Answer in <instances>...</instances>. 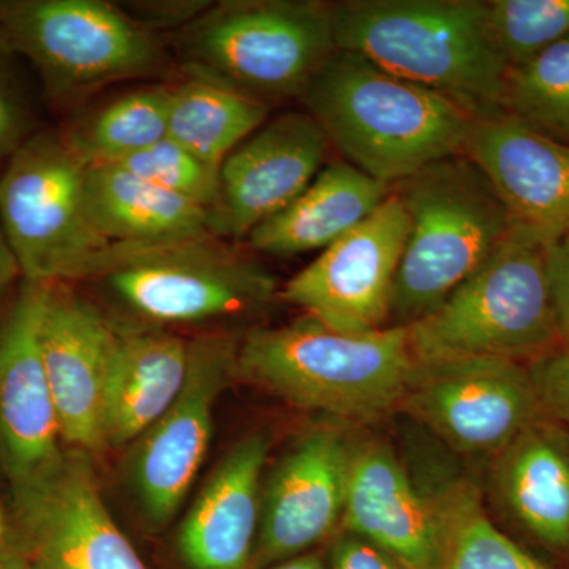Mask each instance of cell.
Masks as SVG:
<instances>
[{"mask_svg":"<svg viewBox=\"0 0 569 569\" xmlns=\"http://www.w3.org/2000/svg\"><path fill=\"white\" fill-rule=\"evenodd\" d=\"M299 102L346 162L392 187L463 156L477 118L443 93L342 50L313 74Z\"/></svg>","mask_w":569,"mask_h":569,"instance_id":"cell-1","label":"cell"},{"mask_svg":"<svg viewBox=\"0 0 569 569\" xmlns=\"http://www.w3.org/2000/svg\"><path fill=\"white\" fill-rule=\"evenodd\" d=\"M415 358L407 328L335 331L309 316L241 337L238 377L301 410L367 426L399 411Z\"/></svg>","mask_w":569,"mask_h":569,"instance_id":"cell-2","label":"cell"},{"mask_svg":"<svg viewBox=\"0 0 569 569\" xmlns=\"http://www.w3.org/2000/svg\"><path fill=\"white\" fill-rule=\"evenodd\" d=\"M337 50L443 93L475 116L501 111L509 66L481 0L332 2Z\"/></svg>","mask_w":569,"mask_h":569,"instance_id":"cell-3","label":"cell"},{"mask_svg":"<svg viewBox=\"0 0 569 569\" xmlns=\"http://www.w3.org/2000/svg\"><path fill=\"white\" fill-rule=\"evenodd\" d=\"M82 283L102 291L116 323L173 332L254 316L280 295L268 269L211 233L112 244Z\"/></svg>","mask_w":569,"mask_h":569,"instance_id":"cell-4","label":"cell"},{"mask_svg":"<svg viewBox=\"0 0 569 569\" xmlns=\"http://www.w3.org/2000/svg\"><path fill=\"white\" fill-rule=\"evenodd\" d=\"M183 77L269 104L301 100L337 51L332 2L220 0L170 37Z\"/></svg>","mask_w":569,"mask_h":569,"instance_id":"cell-5","label":"cell"},{"mask_svg":"<svg viewBox=\"0 0 569 569\" xmlns=\"http://www.w3.org/2000/svg\"><path fill=\"white\" fill-rule=\"evenodd\" d=\"M407 332L415 365L477 358L533 362L556 350L563 337L545 239L515 224L496 253Z\"/></svg>","mask_w":569,"mask_h":569,"instance_id":"cell-6","label":"cell"},{"mask_svg":"<svg viewBox=\"0 0 569 569\" xmlns=\"http://www.w3.org/2000/svg\"><path fill=\"white\" fill-rule=\"evenodd\" d=\"M410 231L392 288L389 326L429 316L470 279L511 233V217L485 173L449 157L396 183Z\"/></svg>","mask_w":569,"mask_h":569,"instance_id":"cell-7","label":"cell"},{"mask_svg":"<svg viewBox=\"0 0 569 569\" xmlns=\"http://www.w3.org/2000/svg\"><path fill=\"white\" fill-rule=\"evenodd\" d=\"M0 33L59 110L80 108L116 82L162 78L171 67L163 39L118 2L0 0Z\"/></svg>","mask_w":569,"mask_h":569,"instance_id":"cell-8","label":"cell"},{"mask_svg":"<svg viewBox=\"0 0 569 569\" xmlns=\"http://www.w3.org/2000/svg\"><path fill=\"white\" fill-rule=\"evenodd\" d=\"M0 227L32 283H82L112 246L89 211L86 167L56 129L33 133L0 173Z\"/></svg>","mask_w":569,"mask_h":569,"instance_id":"cell-9","label":"cell"},{"mask_svg":"<svg viewBox=\"0 0 569 569\" xmlns=\"http://www.w3.org/2000/svg\"><path fill=\"white\" fill-rule=\"evenodd\" d=\"M239 342L241 337L228 332L190 339L181 395L130 445L127 486L151 531H162L173 522L203 467L217 402L238 377Z\"/></svg>","mask_w":569,"mask_h":569,"instance_id":"cell-10","label":"cell"},{"mask_svg":"<svg viewBox=\"0 0 569 569\" xmlns=\"http://www.w3.org/2000/svg\"><path fill=\"white\" fill-rule=\"evenodd\" d=\"M399 411L456 455L486 463L545 418L529 366L497 358L415 366Z\"/></svg>","mask_w":569,"mask_h":569,"instance_id":"cell-11","label":"cell"},{"mask_svg":"<svg viewBox=\"0 0 569 569\" xmlns=\"http://www.w3.org/2000/svg\"><path fill=\"white\" fill-rule=\"evenodd\" d=\"M96 460L66 448L43 478L9 493L11 537L29 569H149L104 503Z\"/></svg>","mask_w":569,"mask_h":569,"instance_id":"cell-12","label":"cell"},{"mask_svg":"<svg viewBox=\"0 0 569 569\" xmlns=\"http://www.w3.org/2000/svg\"><path fill=\"white\" fill-rule=\"evenodd\" d=\"M408 231L406 208L392 192L365 222L288 280L280 298L346 335L388 328Z\"/></svg>","mask_w":569,"mask_h":569,"instance_id":"cell-13","label":"cell"},{"mask_svg":"<svg viewBox=\"0 0 569 569\" xmlns=\"http://www.w3.org/2000/svg\"><path fill=\"white\" fill-rule=\"evenodd\" d=\"M346 426L310 427L266 470L252 569L312 552L339 531L353 437Z\"/></svg>","mask_w":569,"mask_h":569,"instance_id":"cell-14","label":"cell"},{"mask_svg":"<svg viewBox=\"0 0 569 569\" xmlns=\"http://www.w3.org/2000/svg\"><path fill=\"white\" fill-rule=\"evenodd\" d=\"M48 284L22 280L0 310V485H32L61 460L66 447L40 355Z\"/></svg>","mask_w":569,"mask_h":569,"instance_id":"cell-15","label":"cell"},{"mask_svg":"<svg viewBox=\"0 0 569 569\" xmlns=\"http://www.w3.org/2000/svg\"><path fill=\"white\" fill-rule=\"evenodd\" d=\"M111 317L73 284H48L40 320V355L63 447L99 458L104 396L114 350Z\"/></svg>","mask_w":569,"mask_h":569,"instance_id":"cell-16","label":"cell"},{"mask_svg":"<svg viewBox=\"0 0 569 569\" xmlns=\"http://www.w3.org/2000/svg\"><path fill=\"white\" fill-rule=\"evenodd\" d=\"M328 138L306 111H287L263 123L224 159L209 233L244 241L258 224L283 211L326 167Z\"/></svg>","mask_w":569,"mask_h":569,"instance_id":"cell-17","label":"cell"},{"mask_svg":"<svg viewBox=\"0 0 569 569\" xmlns=\"http://www.w3.org/2000/svg\"><path fill=\"white\" fill-rule=\"evenodd\" d=\"M340 529L373 542L407 569H441L443 549L432 500L380 437H351Z\"/></svg>","mask_w":569,"mask_h":569,"instance_id":"cell-18","label":"cell"},{"mask_svg":"<svg viewBox=\"0 0 569 569\" xmlns=\"http://www.w3.org/2000/svg\"><path fill=\"white\" fill-rule=\"evenodd\" d=\"M466 156L492 183L516 227L545 241L569 227V142L496 111L475 118Z\"/></svg>","mask_w":569,"mask_h":569,"instance_id":"cell-19","label":"cell"},{"mask_svg":"<svg viewBox=\"0 0 569 569\" xmlns=\"http://www.w3.org/2000/svg\"><path fill=\"white\" fill-rule=\"evenodd\" d=\"M269 455L271 438L254 432L220 460L179 526L176 549L187 569H252Z\"/></svg>","mask_w":569,"mask_h":569,"instance_id":"cell-20","label":"cell"},{"mask_svg":"<svg viewBox=\"0 0 569 569\" xmlns=\"http://www.w3.org/2000/svg\"><path fill=\"white\" fill-rule=\"evenodd\" d=\"M492 501L539 545L569 550V430L538 419L488 463Z\"/></svg>","mask_w":569,"mask_h":569,"instance_id":"cell-21","label":"cell"},{"mask_svg":"<svg viewBox=\"0 0 569 569\" xmlns=\"http://www.w3.org/2000/svg\"><path fill=\"white\" fill-rule=\"evenodd\" d=\"M114 325L118 336L104 396V440L107 448H123L134 443L181 395L190 339L163 329Z\"/></svg>","mask_w":569,"mask_h":569,"instance_id":"cell-22","label":"cell"},{"mask_svg":"<svg viewBox=\"0 0 569 569\" xmlns=\"http://www.w3.org/2000/svg\"><path fill=\"white\" fill-rule=\"evenodd\" d=\"M395 187L342 160L326 164L283 211L258 224L246 239L254 252L296 257L323 252L365 222Z\"/></svg>","mask_w":569,"mask_h":569,"instance_id":"cell-23","label":"cell"},{"mask_svg":"<svg viewBox=\"0 0 569 569\" xmlns=\"http://www.w3.org/2000/svg\"><path fill=\"white\" fill-rule=\"evenodd\" d=\"M93 223L111 244H157L209 233V212L118 164L86 168Z\"/></svg>","mask_w":569,"mask_h":569,"instance_id":"cell-24","label":"cell"},{"mask_svg":"<svg viewBox=\"0 0 569 569\" xmlns=\"http://www.w3.org/2000/svg\"><path fill=\"white\" fill-rule=\"evenodd\" d=\"M440 527L441 569H553L531 556L490 519L481 488L452 466L418 478Z\"/></svg>","mask_w":569,"mask_h":569,"instance_id":"cell-25","label":"cell"},{"mask_svg":"<svg viewBox=\"0 0 569 569\" xmlns=\"http://www.w3.org/2000/svg\"><path fill=\"white\" fill-rule=\"evenodd\" d=\"M271 107L213 82L183 78L168 92L167 137L219 173L228 156L268 122Z\"/></svg>","mask_w":569,"mask_h":569,"instance_id":"cell-26","label":"cell"},{"mask_svg":"<svg viewBox=\"0 0 569 569\" xmlns=\"http://www.w3.org/2000/svg\"><path fill=\"white\" fill-rule=\"evenodd\" d=\"M170 84L142 86L81 112L59 129L86 168L118 164L167 138Z\"/></svg>","mask_w":569,"mask_h":569,"instance_id":"cell-27","label":"cell"},{"mask_svg":"<svg viewBox=\"0 0 569 569\" xmlns=\"http://www.w3.org/2000/svg\"><path fill=\"white\" fill-rule=\"evenodd\" d=\"M500 108L538 132L569 142V33L509 67Z\"/></svg>","mask_w":569,"mask_h":569,"instance_id":"cell-28","label":"cell"},{"mask_svg":"<svg viewBox=\"0 0 569 569\" xmlns=\"http://www.w3.org/2000/svg\"><path fill=\"white\" fill-rule=\"evenodd\" d=\"M490 31L509 67L529 61L569 33V0H490Z\"/></svg>","mask_w":569,"mask_h":569,"instance_id":"cell-29","label":"cell"},{"mask_svg":"<svg viewBox=\"0 0 569 569\" xmlns=\"http://www.w3.org/2000/svg\"><path fill=\"white\" fill-rule=\"evenodd\" d=\"M144 181L211 211L219 194V173L178 142L163 138L118 163Z\"/></svg>","mask_w":569,"mask_h":569,"instance_id":"cell-30","label":"cell"},{"mask_svg":"<svg viewBox=\"0 0 569 569\" xmlns=\"http://www.w3.org/2000/svg\"><path fill=\"white\" fill-rule=\"evenodd\" d=\"M28 69L0 33V173L18 149L40 130Z\"/></svg>","mask_w":569,"mask_h":569,"instance_id":"cell-31","label":"cell"},{"mask_svg":"<svg viewBox=\"0 0 569 569\" xmlns=\"http://www.w3.org/2000/svg\"><path fill=\"white\" fill-rule=\"evenodd\" d=\"M546 418L569 430V342L529 365Z\"/></svg>","mask_w":569,"mask_h":569,"instance_id":"cell-32","label":"cell"},{"mask_svg":"<svg viewBox=\"0 0 569 569\" xmlns=\"http://www.w3.org/2000/svg\"><path fill=\"white\" fill-rule=\"evenodd\" d=\"M118 3L142 29L160 39L181 32L212 6L211 0H132Z\"/></svg>","mask_w":569,"mask_h":569,"instance_id":"cell-33","label":"cell"},{"mask_svg":"<svg viewBox=\"0 0 569 569\" xmlns=\"http://www.w3.org/2000/svg\"><path fill=\"white\" fill-rule=\"evenodd\" d=\"M328 569H407L373 542L339 529L325 552Z\"/></svg>","mask_w":569,"mask_h":569,"instance_id":"cell-34","label":"cell"},{"mask_svg":"<svg viewBox=\"0 0 569 569\" xmlns=\"http://www.w3.org/2000/svg\"><path fill=\"white\" fill-rule=\"evenodd\" d=\"M550 287L563 343L569 342V227L546 241Z\"/></svg>","mask_w":569,"mask_h":569,"instance_id":"cell-35","label":"cell"},{"mask_svg":"<svg viewBox=\"0 0 569 569\" xmlns=\"http://www.w3.org/2000/svg\"><path fill=\"white\" fill-rule=\"evenodd\" d=\"M22 282L20 264L0 227V310L7 305Z\"/></svg>","mask_w":569,"mask_h":569,"instance_id":"cell-36","label":"cell"},{"mask_svg":"<svg viewBox=\"0 0 569 569\" xmlns=\"http://www.w3.org/2000/svg\"><path fill=\"white\" fill-rule=\"evenodd\" d=\"M264 569H328V565H326L325 553L312 550Z\"/></svg>","mask_w":569,"mask_h":569,"instance_id":"cell-37","label":"cell"},{"mask_svg":"<svg viewBox=\"0 0 569 569\" xmlns=\"http://www.w3.org/2000/svg\"><path fill=\"white\" fill-rule=\"evenodd\" d=\"M0 569H29L28 559L13 537L0 546Z\"/></svg>","mask_w":569,"mask_h":569,"instance_id":"cell-38","label":"cell"},{"mask_svg":"<svg viewBox=\"0 0 569 569\" xmlns=\"http://www.w3.org/2000/svg\"><path fill=\"white\" fill-rule=\"evenodd\" d=\"M10 537V519L7 518L6 511L0 507V546L6 545Z\"/></svg>","mask_w":569,"mask_h":569,"instance_id":"cell-39","label":"cell"}]
</instances>
